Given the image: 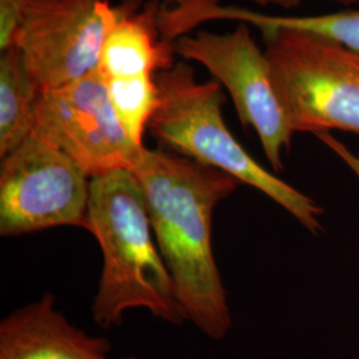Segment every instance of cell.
<instances>
[{"label": "cell", "instance_id": "13", "mask_svg": "<svg viewBox=\"0 0 359 359\" xmlns=\"http://www.w3.org/2000/svg\"><path fill=\"white\" fill-rule=\"evenodd\" d=\"M105 81L109 102L121 127L137 145H144L145 130L158 107L156 75L114 77Z\"/></svg>", "mask_w": 359, "mask_h": 359}, {"label": "cell", "instance_id": "11", "mask_svg": "<svg viewBox=\"0 0 359 359\" xmlns=\"http://www.w3.org/2000/svg\"><path fill=\"white\" fill-rule=\"evenodd\" d=\"M192 19L197 26L210 20H237L259 29L293 28L308 31L359 52V11L353 10L311 16H278L256 13L241 7L221 6L218 0H194Z\"/></svg>", "mask_w": 359, "mask_h": 359}, {"label": "cell", "instance_id": "3", "mask_svg": "<svg viewBox=\"0 0 359 359\" xmlns=\"http://www.w3.org/2000/svg\"><path fill=\"white\" fill-rule=\"evenodd\" d=\"M156 83L158 107L148 129L163 149L231 175L266 194L310 233L322 231L321 206L258 164L233 136L222 116L217 80L197 81L192 65L181 60L158 71Z\"/></svg>", "mask_w": 359, "mask_h": 359}, {"label": "cell", "instance_id": "7", "mask_svg": "<svg viewBox=\"0 0 359 359\" xmlns=\"http://www.w3.org/2000/svg\"><path fill=\"white\" fill-rule=\"evenodd\" d=\"M68 156L90 179L132 169L144 145L116 117L99 71L39 95L32 133Z\"/></svg>", "mask_w": 359, "mask_h": 359}, {"label": "cell", "instance_id": "2", "mask_svg": "<svg viewBox=\"0 0 359 359\" xmlns=\"http://www.w3.org/2000/svg\"><path fill=\"white\" fill-rule=\"evenodd\" d=\"M87 229L103 253V269L90 313L100 327L123 323L130 309H147L181 325L188 316L154 238L139 180L129 169L90 179Z\"/></svg>", "mask_w": 359, "mask_h": 359}, {"label": "cell", "instance_id": "4", "mask_svg": "<svg viewBox=\"0 0 359 359\" xmlns=\"http://www.w3.org/2000/svg\"><path fill=\"white\" fill-rule=\"evenodd\" d=\"M261 34L294 133L359 135V52L293 28H265Z\"/></svg>", "mask_w": 359, "mask_h": 359}, {"label": "cell", "instance_id": "5", "mask_svg": "<svg viewBox=\"0 0 359 359\" xmlns=\"http://www.w3.org/2000/svg\"><path fill=\"white\" fill-rule=\"evenodd\" d=\"M90 179L51 144L31 135L0 164V236L57 226L87 229Z\"/></svg>", "mask_w": 359, "mask_h": 359}, {"label": "cell", "instance_id": "14", "mask_svg": "<svg viewBox=\"0 0 359 359\" xmlns=\"http://www.w3.org/2000/svg\"><path fill=\"white\" fill-rule=\"evenodd\" d=\"M27 0H0V51L15 47Z\"/></svg>", "mask_w": 359, "mask_h": 359}, {"label": "cell", "instance_id": "1", "mask_svg": "<svg viewBox=\"0 0 359 359\" xmlns=\"http://www.w3.org/2000/svg\"><path fill=\"white\" fill-rule=\"evenodd\" d=\"M130 170L140 182L156 243L188 321L206 337L224 339L231 314L213 255L212 219L240 182L192 158L145 147Z\"/></svg>", "mask_w": 359, "mask_h": 359}, {"label": "cell", "instance_id": "8", "mask_svg": "<svg viewBox=\"0 0 359 359\" xmlns=\"http://www.w3.org/2000/svg\"><path fill=\"white\" fill-rule=\"evenodd\" d=\"M116 18L108 0H27L15 47L40 90L59 88L99 71Z\"/></svg>", "mask_w": 359, "mask_h": 359}, {"label": "cell", "instance_id": "10", "mask_svg": "<svg viewBox=\"0 0 359 359\" xmlns=\"http://www.w3.org/2000/svg\"><path fill=\"white\" fill-rule=\"evenodd\" d=\"M161 0H126L104 40L99 72L114 77L156 75L175 65V50L164 44L158 13Z\"/></svg>", "mask_w": 359, "mask_h": 359}, {"label": "cell", "instance_id": "6", "mask_svg": "<svg viewBox=\"0 0 359 359\" xmlns=\"http://www.w3.org/2000/svg\"><path fill=\"white\" fill-rule=\"evenodd\" d=\"M185 62L204 65L224 86L245 127H252L274 172L283 169V152L294 130L277 93L265 51H261L246 23L234 31H198L182 35L173 44Z\"/></svg>", "mask_w": 359, "mask_h": 359}, {"label": "cell", "instance_id": "9", "mask_svg": "<svg viewBox=\"0 0 359 359\" xmlns=\"http://www.w3.org/2000/svg\"><path fill=\"white\" fill-rule=\"evenodd\" d=\"M111 350L107 338L68 321L50 293L0 322V359H140L112 358Z\"/></svg>", "mask_w": 359, "mask_h": 359}, {"label": "cell", "instance_id": "15", "mask_svg": "<svg viewBox=\"0 0 359 359\" xmlns=\"http://www.w3.org/2000/svg\"><path fill=\"white\" fill-rule=\"evenodd\" d=\"M316 137L320 142H323L335 156H338L347 167L350 168V170L355 175V177L359 180L358 154H354L344 142L337 140V137H334L332 133H320Z\"/></svg>", "mask_w": 359, "mask_h": 359}, {"label": "cell", "instance_id": "12", "mask_svg": "<svg viewBox=\"0 0 359 359\" xmlns=\"http://www.w3.org/2000/svg\"><path fill=\"white\" fill-rule=\"evenodd\" d=\"M40 92L22 52L0 51V157L31 136Z\"/></svg>", "mask_w": 359, "mask_h": 359}, {"label": "cell", "instance_id": "16", "mask_svg": "<svg viewBox=\"0 0 359 359\" xmlns=\"http://www.w3.org/2000/svg\"><path fill=\"white\" fill-rule=\"evenodd\" d=\"M258 6H276L285 10H292L301 4L302 0H252Z\"/></svg>", "mask_w": 359, "mask_h": 359}, {"label": "cell", "instance_id": "17", "mask_svg": "<svg viewBox=\"0 0 359 359\" xmlns=\"http://www.w3.org/2000/svg\"><path fill=\"white\" fill-rule=\"evenodd\" d=\"M333 1H337V3H341V4H355V3H359V0H333Z\"/></svg>", "mask_w": 359, "mask_h": 359}]
</instances>
